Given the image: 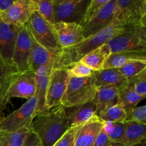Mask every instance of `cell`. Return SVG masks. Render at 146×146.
Returning <instances> with one entry per match:
<instances>
[{"mask_svg": "<svg viewBox=\"0 0 146 146\" xmlns=\"http://www.w3.org/2000/svg\"><path fill=\"white\" fill-rule=\"evenodd\" d=\"M119 90L115 87L102 86L96 88L92 103L96 106L97 114L108 107L118 104Z\"/></svg>", "mask_w": 146, "mask_h": 146, "instance_id": "cell-21", "label": "cell"}, {"mask_svg": "<svg viewBox=\"0 0 146 146\" xmlns=\"http://www.w3.org/2000/svg\"><path fill=\"white\" fill-rule=\"evenodd\" d=\"M111 53L146 51V29L141 26H126L122 32L106 43Z\"/></svg>", "mask_w": 146, "mask_h": 146, "instance_id": "cell-4", "label": "cell"}, {"mask_svg": "<svg viewBox=\"0 0 146 146\" xmlns=\"http://www.w3.org/2000/svg\"><path fill=\"white\" fill-rule=\"evenodd\" d=\"M15 0H0V12L3 13L7 11Z\"/></svg>", "mask_w": 146, "mask_h": 146, "instance_id": "cell-40", "label": "cell"}, {"mask_svg": "<svg viewBox=\"0 0 146 146\" xmlns=\"http://www.w3.org/2000/svg\"><path fill=\"white\" fill-rule=\"evenodd\" d=\"M89 2L90 0H53L54 21L80 24Z\"/></svg>", "mask_w": 146, "mask_h": 146, "instance_id": "cell-8", "label": "cell"}, {"mask_svg": "<svg viewBox=\"0 0 146 146\" xmlns=\"http://www.w3.org/2000/svg\"><path fill=\"white\" fill-rule=\"evenodd\" d=\"M52 66H41L35 72L36 74V96L37 98V105L35 116L37 114L46 111V98L50 74Z\"/></svg>", "mask_w": 146, "mask_h": 146, "instance_id": "cell-20", "label": "cell"}, {"mask_svg": "<svg viewBox=\"0 0 146 146\" xmlns=\"http://www.w3.org/2000/svg\"><path fill=\"white\" fill-rule=\"evenodd\" d=\"M128 85L137 94L146 97V69L135 76L128 78Z\"/></svg>", "mask_w": 146, "mask_h": 146, "instance_id": "cell-32", "label": "cell"}, {"mask_svg": "<svg viewBox=\"0 0 146 146\" xmlns=\"http://www.w3.org/2000/svg\"><path fill=\"white\" fill-rule=\"evenodd\" d=\"M54 28L61 48L75 46L84 39L82 27L76 23L61 21L55 23Z\"/></svg>", "mask_w": 146, "mask_h": 146, "instance_id": "cell-14", "label": "cell"}, {"mask_svg": "<svg viewBox=\"0 0 146 146\" xmlns=\"http://www.w3.org/2000/svg\"><path fill=\"white\" fill-rule=\"evenodd\" d=\"M111 54V50L108 44H104L86 54L80 61L86 64L94 71H99L103 69V66L106 60Z\"/></svg>", "mask_w": 146, "mask_h": 146, "instance_id": "cell-24", "label": "cell"}, {"mask_svg": "<svg viewBox=\"0 0 146 146\" xmlns=\"http://www.w3.org/2000/svg\"><path fill=\"white\" fill-rule=\"evenodd\" d=\"M145 98V96L137 94L128 85L119 90L118 92V104L123 108L126 113L132 108L136 107L138 103Z\"/></svg>", "mask_w": 146, "mask_h": 146, "instance_id": "cell-25", "label": "cell"}, {"mask_svg": "<svg viewBox=\"0 0 146 146\" xmlns=\"http://www.w3.org/2000/svg\"><path fill=\"white\" fill-rule=\"evenodd\" d=\"M105 122L97 115L80 125L75 138V146H93L103 130Z\"/></svg>", "mask_w": 146, "mask_h": 146, "instance_id": "cell-16", "label": "cell"}, {"mask_svg": "<svg viewBox=\"0 0 146 146\" xmlns=\"http://www.w3.org/2000/svg\"><path fill=\"white\" fill-rule=\"evenodd\" d=\"M133 60L146 61V51H123L111 53L103 66V69L120 68L128 62Z\"/></svg>", "mask_w": 146, "mask_h": 146, "instance_id": "cell-22", "label": "cell"}, {"mask_svg": "<svg viewBox=\"0 0 146 146\" xmlns=\"http://www.w3.org/2000/svg\"><path fill=\"white\" fill-rule=\"evenodd\" d=\"M22 146H42V145L36 135L30 130L26 136Z\"/></svg>", "mask_w": 146, "mask_h": 146, "instance_id": "cell-37", "label": "cell"}, {"mask_svg": "<svg viewBox=\"0 0 146 146\" xmlns=\"http://www.w3.org/2000/svg\"><path fill=\"white\" fill-rule=\"evenodd\" d=\"M125 130L122 146H137L145 143L146 125L125 121Z\"/></svg>", "mask_w": 146, "mask_h": 146, "instance_id": "cell-23", "label": "cell"}, {"mask_svg": "<svg viewBox=\"0 0 146 146\" xmlns=\"http://www.w3.org/2000/svg\"><path fill=\"white\" fill-rule=\"evenodd\" d=\"M0 16H1V12H0Z\"/></svg>", "mask_w": 146, "mask_h": 146, "instance_id": "cell-42", "label": "cell"}, {"mask_svg": "<svg viewBox=\"0 0 146 146\" xmlns=\"http://www.w3.org/2000/svg\"><path fill=\"white\" fill-rule=\"evenodd\" d=\"M17 73L18 71L13 64H9L0 56V87L7 91L11 78Z\"/></svg>", "mask_w": 146, "mask_h": 146, "instance_id": "cell-30", "label": "cell"}, {"mask_svg": "<svg viewBox=\"0 0 146 146\" xmlns=\"http://www.w3.org/2000/svg\"><path fill=\"white\" fill-rule=\"evenodd\" d=\"M66 68H52L47 88L46 107L49 110L61 103L69 79Z\"/></svg>", "mask_w": 146, "mask_h": 146, "instance_id": "cell-10", "label": "cell"}, {"mask_svg": "<svg viewBox=\"0 0 146 146\" xmlns=\"http://www.w3.org/2000/svg\"><path fill=\"white\" fill-rule=\"evenodd\" d=\"M104 122L122 123L125 122L127 118V113L120 104L108 107L97 114Z\"/></svg>", "mask_w": 146, "mask_h": 146, "instance_id": "cell-28", "label": "cell"}, {"mask_svg": "<svg viewBox=\"0 0 146 146\" xmlns=\"http://www.w3.org/2000/svg\"><path fill=\"white\" fill-rule=\"evenodd\" d=\"M31 48V36L27 27H21L18 33L15 48L12 57V62L19 73L29 71L30 53Z\"/></svg>", "mask_w": 146, "mask_h": 146, "instance_id": "cell-12", "label": "cell"}, {"mask_svg": "<svg viewBox=\"0 0 146 146\" xmlns=\"http://www.w3.org/2000/svg\"><path fill=\"white\" fill-rule=\"evenodd\" d=\"M1 111H0V121H1Z\"/></svg>", "mask_w": 146, "mask_h": 146, "instance_id": "cell-41", "label": "cell"}, {"mask_svg": "<svg viewBox=\"0 0 146 146\" xmlns=\"http://www.w3.org/2000/svg\"><path fill=\"white\" fill-rule=\"evenodd\" d=\"M104 131L114 146H122L125 135V123L105 122Z\"/></svg>", "mask_w": 146, "mask_h": 146, "instance_id": "cell-26", "label": "cell"}, {"mask_svg": "<svg viewBox=\"0 0 146 146\" xmlns=\"http://www.w3.org/2000/svg\"><path fill=\"white\" fill-rule=\"evenodd\" d=\"M68 128L65 108L61 104L37 114L30 125V130L36 135L42 146L54 145Z\"/></svg>", "mask_w": 146, "mask_h": 146, "instance_id": "cell-2", "label": "cell"}, {"mask_svg": "<svg viewBox=\"0 0 146 146\" xmlns=\"http://www.w3.org/2000/svg\"><path fill=\"white\" fill-rule=\"evenodd\" d=\"M93 76L96 88L111 86L121 90L128 85V79L121 74L118 68H106L94 71Z\"/></svg>", "mask_w": 146, "mask_h": 146, "instance_id": "cell-18", "label": "cell"}, {"mask_svg": "<svg viewBox=\"0 0 146 146\" xmlns=\"http://www.w3.org/2000/svg\"><path fill=\"white\" fill-rule=\"evenodd\" d=\"M69 76L76 78L91 76L94 71L81 61H78L66 68Z\"/></svg>", "mask_w": 146, "mask_h": 146, "instance_id": "cell-34", "label": "cell"}, {"mask_svg": "<svg viewBox=\"0 0 146 146\" xmlns=\"http://www.w3.org/2000/svg\"><path fill=\"white\" fill-rule=\"evenodd\" d=\"M93 146H114L107 136L104 128L97 137Z\"/></svg>", "mask_w": 146, "mask_h": 146, "instance_id": "cell-38", "label": "cell"}, {"mask_svg": "<svg viewBox=\"0 0 146 146\" xmlns=\"http://www.w3.org/2000/svg\"><path fill=\"white\" fill-rule=\"evenodd\" d=\"M25 27L40 45L58 55L61 47L58 44L54 26L47 22L36 11L31 14Z\"/></svg>", "mask_w": 146, "mask_h": 146, "instance_id": "cell-5", "label": "cell"}, {"mask_svg": "<svg viewBox=\"0 0 146 146\" xmlns=\"http://www.w3.org/2000/svg\"><path fill=\"white\" fill-rule=\"evenodd\" d=\"M8 100L6 96V90L0 87V111H2L5 108Z\"/></svg>", "mask_w": 146, "mask_h": 146, "instance_id": "cell-39", "label": "cell"}, {"mask_svg": "<svg viewBox=\"0 0 146 146\" xmlns=\"http://www.w3.org/2000/svg\"><path fill=\"white\" fill-rule=\"evenodd\" d=\"M96 90L93 75L84 78L70 76L60 104L64 108H68L92 102Z\"/></svg>", "mask_w": 146, "mask_h": 146, "instance_id": "cell-3", "label": "cell"}, {"mask_svg": "<svg viewBox=\"0 0 146 146\" xmlns=\"http://www.w3.org/2000/svg\"><path fill=\"white\" fill-rule=\"evenodd\" d=\"M21 28L3 22L0 19V56L11 64H13V54Z\"/></svg>", "mask_w": 146, "mask_h": 146, "instance_id": "cell-15", "label": "cell"}, {"mask_svg": "<svg viewBox=\"0 0 146 146\" xmlns=\"http://www.w3.org/2000/svg\"><path fill=\"white\" fill-rule=\"evenodd\" d=\"M116 0H109L90 21L82 26L84 38L94 35L111 24Z\"/></svg>", "mask_w": 146, "mask_h": 146, "instance_id": "cell-13", "label": "cell"}, {"mask_svg": "<svg viewBox=\"0 0 146 146\" xmlns=\"http://www.w3.org/2000/svg\"><path fill=\"white\" fill-rule=\"evenodd\" d=\"M79 126L68 128L66 132L53 146H75L76 135Z\"/></svg>", "mask_w": 146, "mask_h": 146, "instance_id": "cell-36", "label": "cell"}, {"mask_svg": "<svg viewBox=\"0 0 146 146\" xmlns=\"http://www.w3.org/2000/svg\"><path fill=\"white\" fill-rule=\"evenodd\" d=\"M125 121H132L146 125V106L135 107L127 113Z\"/></svg>", "mask_w": 146, "mask_h": 146, "instance_id": "cell-35", "label": "cell"}, {"mask_svg": "<svg viewBox=\"0 0 146 146\" xmlns=\"http://www.w3.org/2000/svg\"><path fill=\"white\" fill-rule=\"evenodd\" d=\"M37 105L36 94L11 113L0 121V131L15 132L24 127H30L35 117Z\"/></svg>", "mask_w": 146, "mask_h": 146, "instance_id": "cell-7", "label": "cell"}, {"mask_svg": "<svg viewBox=\"0 0 146 146\" xmlns=\"http://www.w3.org/2000/svg\"><path fill=\"white\" fill-rule=\"evenodd\" d=\"M96 113V107L92 102L65 108V114L69 128L83 125Z\"/></svg>", "mask_w": 146, "mask_h": 146, "instance_id": "cell-17", "label": "cell"}, {"mask_svg": "<svg viewBox=\"0 0 146 146\" xmlns=\"http://www.w3.org/2000/svg\"><path fill=\"white\" fill-rule=\"evenodd\" d=\"M113 21L125 26H146V0H116Z\"/></svg>", "mask_w": 146, "mask_h": 146, "instance_id": "cell-6", "label": "cell"}, {"mask_svg": "<svg viewBox=\"0 0 146 146\" xmlns=\"http://www.w3.org/2000/svg\"><path fill=\"white\" fill-rule=\"evenodd\" d=\"M146 69V61L133 60L123 66L118 71L127 79L135 76Z\"/></svg>", "mask_w": 146, "mask_h": 146, "instance_id": "cell-31", "label": "cell"}, {"mask_svg": "<svg viewBox=\"0 0 146 146\" xmlns=\"http://www.w3.org/2000/svg\"><path fill=\"white\" fill-rule=\"evenodd\" d=\"M108 1L109 0H91L89 4L87 7L84 18L80 24L81 27L84 26L88 21H90Z\"/></svg>", "mask_w": 146, "mask_h": 146, "instance_id": "cell-33", "label": "cell"}, {"mask_svg": "<svg viewBox=\"0 0 146 146\" xmlns=\"http://www.w3.org/2000/svg\"><path fill=\"white\" fill-rule=\"evenodd\" d=\"M30 127H24L15 132L0 131V146H22Z\"/></svg>", "mask_w": 146, "mask_h": 146, "instance_id": "cell-27", "label": "cell"}, {"mask_svg": "<svg viewBox=\"0 0 146 146\" xmlns=\"http://www.w3.org/2000/svg\"><path fill=\"white\" fill-rule=\"evenodd\" d=\"M124 27L125 26L112 21L111 24L104 29L84 38L76 45L61 48L56 56L52 68H67L80 61L86 54L106 44L109 40L122 32Z\"/></svg>", "mask_w": 146, "mask_h": 146, "instance_id": "cell-1", "label": "cell"}, {"mask_svg": "<svg viewBox=\"0 0 146 146\" xmlns=\"http://www.w3.org/2000/svg\"><path fill=\"white\" fill-rule=\"evenodd\" d=\"M35 11H36L51 25L55 24L53 9V0H34Z\"/></svg>", "mask_w": 146, "mask_h": 146, "instance_id": "cell-29", "label": "cell"}, {"mask_svg": "<svg viewBox=\"0 0 146 146\" xmlns=\"http://www.w3.org/2000/svg\"><path fill=\"white\" fill-rule=\"evenodd\" d=\"M34 11V0H15L7 11L1 13L0 19L8 24L23 27L28 22Z\"/></svg>", "mask_w": 146, "mask_h": 146, "instance_id": "cell-11", "label": "cell"}, {"mask_svg": "<svg viewBox=\"0 0 146 146\" xmlns=\"http://www.w3.org/2000/svg\"><path fill=\"white\" fill-rule=\"evenodd\" d=\"M36 94V74L32 71L18 72L13 76L6 91L7 100L12 98L29 99Z\"/></svg>", "mask_w": 146, "mask_h": 146, "instance_id": "cell-9", "label": "cell"}, {"mask_svg": "<svg viewBox=\"0 0 146 146\" xmlns=\"http://www.w3.org/2000/svg\"><path fill=\"white\" fill-rule=\"evenodd\" d=\"M30 36L31 39V48L29 61L30 71L35 73L40 67L44 66H52L53 67L56 55L40 45L31 34Z\"/></svg>", "mask_w": 146, "mask_h": 146, "instance_id": "cell-19", "label": "cell"}]
</instances>
